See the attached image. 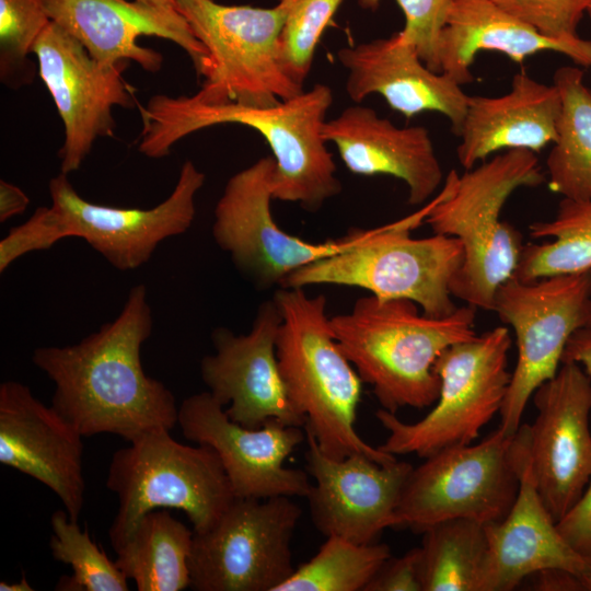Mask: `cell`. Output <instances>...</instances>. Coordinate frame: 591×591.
I'll return each mask as SVG.
<instances>
[{"label":"cell","mask_w":591,"mask_h":591,"mask_svg":"<svg viewBox=\"0 0 591 591\" xmlns=\"http://www.w3.org/2000/svg\"><path fill=\"white\" fill-rule=\"evenodd\" d=\"M301 508L291 497L235 498L208 530L194 532L195 591H276L294 571L291 541Z\"/></svg>","instance_id":"13"},{"label":"cell","mask_w":591,"mask_h":591,"mask_svg":"<svg viewBox=\"0 0 591 591\" xmlns=\"http://www.w3.org/2000/svg\"><path fill=\"white\" fill-rule=\"evenodd\" d=\"M537 415L528 425L529 464L555 522L580 499L591 478V376L571 361L532 395Z\"/></svg>","instance_id":"17"},{"label":"cell","mask_w":591,"mask_h":591,"mask_svg":"<svg viewBox=\"0 0 591 591\" xmlns=\"http://www.w3.org/2000/svg\"><path fill=\"white\" fill-rule=\"evenodd\" d=\"M429 207L380 228L351 230L338 252L293 271L281 287H357L380 299L412 300L429 316L451 314L457 308L451 282L462 266L463 246L448 235L412 236Z\"/></svg>","instance_id":"7"},{"label":"cell","mask_w":591,"mask_h":591,"mask_svg":"<svg viewBox=\"0 0 591 591\" xmlns=\"http://www.w3.org/2000/svg\"><path fill=\"white\" fill-rule=\"evenodd\" d=\"M493 311L517 338L518 361L498 427L511 436L535 390L557 373L570 336L591 326V270L533 281L512 276L496 291Z\"/></svg>","instance_id":"12"},{"label":"cell","mask_w":591,"mask_h":591,"mask_svg":"<svg viewBox=\"0 0 591 591\" xmlns=\"http://www.w3.org/2000/svg\"><path fill=\"white\" fill-rule=\"evenodd\" d=\"M535 590L542 591H581L583 578L561 569L544 570L538 573Z\"/></svg>","instance_id":"40"},{"label":"cell","mask_w":591,"mask_h":591,"mask_svg":"<svg viewBox=\"0 0 591 591\" xmlns=\"http://www.w3.org/2000/svg\"><path fill=\"white\" fill-rule=\"evenodd\" d=\"M587 13H588V15H589V19H590V21H591V4H590V7H589V9H588Z\"/></svg>","instance_id":"45"},{"label":"cell","mask_w":591,"mask_h":591,"mask_svg":"<svg viewBox=\"0 0 591 591\" xmlns=\"http://www.w3.org/2000/svg\"><path fill=\"white\" fill-rule=\"evenodd\" d=\"M50 21L73 36L104 66L135 61L158 72L163 56L138 44L139 36H157L179 46L200 71L207 50L175 7H158L137 0H44Z\"/></svg>","instance_id":"21"},{"label":"cell","mask_w":591,"mask_h":591,"mask_svg":"<svg viewBox=\"0 0 591 591\" xmlns=\"http://www.w3.org/2000/svg\"><path fill=\"white\" fill-rule=\"evenodd\" d=\"M193 536L167 510L150 511L115 551V564L139 591H182L190 584Z\"/></svg>","instance_id":"27"},{"label":"cell","mask_w":591,"mask_h":591,"mask_svg":"<svg viewBox=\"0 0 591 591\" xmlns=\"http://www.w3.org/2000/svg\"><path fill=\"white\" fill-rule=\"evenodd\" d=\"M0 590L1 591H33L34 588L28 583L26 577L23 575L20 581L14 582V583H8L4 581H1Z\"/></svg>","instance_id":"42"},{"label":"cell","mask_w":591,"mask_h":591,"mask_svg":"<svg viewBox=\"0 0 591 591\" xmlns=\"http://www.w3.org/2000/svg\"><path fill=\"white\" fill-rule=\"evenodd\" d=\"M407 299H358L351 310L329 318L333 334L363 383L372 386L382 408H424L437 402L438 357L477 334L475 310L459 306L447 316L425 314Z\"/></svg>","instance_id":"3"},{"label":"cell","mask_w":591,"mask_h":591,"mask_svg":"<svg viewBox=\"0 0 591 591\" xmlns=\"http://www.w3.org/2000/svg\"><path fill=\"white\" fill-rule=\"evenodd\" d=\"M332 103L333 92L322 83L265 107L208 104L193 95L155 94L139 107L142 129L138 151L161 159L177 141L201 129L221 124L250 127L271 150L274 199L298 202L315 211L341 190L335 161L323 138Z\"/></svg>","instance_id":"2"},{"label":"cell","mask_w":591,"mask_h":591,"mask_svg":"<svg viewBox=\"0 0 591 591\" xmlns=\"http://www.w3.org/2000/svg\"><path fill=\"white\" fill-rule=\"evenodd\" d=\"M84 437L18 381L0 384V463L48 487L78 521L85 500Z\"/></svg>","instance_id":"20"},{"label":"cell","mask_w":591,"mask_h":591,"mask_svg":"<svg viewBox=\"0 0 591 591\" xmlns=\"http://www.w3.org/2000/svg\"><path fill=\"white\" fill-rule=\"evenodd\" d=\"M50 23L44 0H0V80L18 90L33 83L38 68L32 48Z\"/></svg>","instance_id":"33"},{"label":"cell","mask_w":591,"mask_h":591,"mask_svg":"<svg viewBox=\"0 0 591 591\" xmlns=\"http://www.w3.org/2000/svg\"><path fill=\"white\" fill-rule=\"evenodd\" d=\"M177 425L184 437L218 454L235 498L306 497L308 474L285 466L305 439L304 427L269 419L258 428L229 418L208 391L186 397L178 406Z\"/></svg>","instance_id":"16"},{"label":"cell","mask_w":591,"mask_h":591,"mask_svg":"<svg viewBox=\"0 0 591 591\" xmlns=\"http://www.w3.org/2000/svg\"><path fill=\"white\" fill-rule=\"evenodd\" d=\"M343 0H278L286 10L280 58L287 74L300 86L308 78L316 47Z\"/></svg>","instance_id":"34"},{"label":"cell","mask_w":591,"mask_h":591,"mask_svg":"<svg viewBox=\"0 0 591 591\" xmlns=\"http://www.w3.org/2000/svg\"><path fill=\"white\" fill-rule=\"evenodd\" d=\"M152 328L147 287L140 283L129 290L115 320L78 344L34 350L33 363L55 386L51 406L84 438L113 433L130 442L177 425L173 393L141 363V346Z\"/></svg>","instance_id":"1"},{"label":"cell","mask_w":591,"mask_h":591,"mask_svg":"<svg viewBox=\"0 0 591 591\" xmlns=\"http://www.w3.org/2000/svg\"><path fill=\"white\" fill-rule=\"evenodd\" d=\"M205 178L187 160L170 196L150 209H140L90 202L60 172L48 183L51 205L38 207L0 241V273L20 257L48 250L65 237L84 240L118 270L137 269L162 241L190 228L196 213L195 196Z\"/></svg>","instance_id":"6"},{"label":"cell","mask_w":591,"mask_h":591,"mask_svg":"<svg viewBox=\"0 0 591 591\" xmlns=\"http://www.w3.org/2000/svg\"><path fill=\"white\" fill-rule=\"evenodd\" d=\"M207 56L198 72L204 81L193 96L208 104L271 106L303 91L285 71L280 34L286 10L227 5L215 0H177Z\"/></svg>","instance_id":"9"},{"label":"cell","mask_w":591,"mask_h":591,"mask_svg":"<svg viewBox=\"0 0 591 591\" xmlns=\"http://www.w3.org/2000/svg\"><path fill=\"white\" fill-rule=\"evenodd\" d=\"M273 300L281 314L276 340L279 370L321 451L335 460L359 453L379 464L395 462V455L370 445L356 430L363 381L333 334L325 297L279 287Z\"/></svg>","instance_id":"5"},{"label":"cell","mask_w":591,"mask_h":591,"mask_svg":"<svg viewBox=\"0 0 591 591\" xmlns=\"http://www.w3.org/2000/svg\"><path fill=\"white\" fill-rule=\"evenodd\" d=\"M510 348L505 326L448 347L434 363L440 378L437 404L424 418L408 424L395 413L376 410V419L389 432L380 450L426 459L447 448L471 444L500 413L511 380Z\"/></svg>","instance_id":"11"},{"label":"cell","mask_w":591,"mask_h":591,"mask_svg":"<svg viewBox=\"0 0 591 591\" xmlns=\"http://www.w3.org/2000/svg\"><path fill=\"white\" fill-rule=\"evenodd\" d=\"M323 138L336 147L351 173L389 175L403 181L410 205L427 201L443 179L428 129L424 126L398 127L371 107H346L325 121Z\"/></svg>","instance_id":"24"},{"label":"cell","mask_w":591,"mask_h":591,"mask_svg":"<svg viewBox=\"0 0 591 591\" xmlns=\"http://www.w3.org/2000/svg\"><path fill=\"white\" fill-rule=\"evenodd\" d=\"M53 557L71 566L72 575L62 576L58 591H128V579L66 510H56L50 518Z\"/></svg>","instance_id":"32"},{"label":"cell","mask_w":591,"mask_h":591,"mask_svg":"<svg viewBox=\"0 0 591 591\" xmlns=\"http://www.w3.org/2000/svg\"><path fill=\"white\" fill-rule=\"evenodd\" d=\"M304 431L306 470L315 480L305 498L316 530L326 537L369 544L385 529L399 528L396 510L413 465L397 460L379 464L359 453L335 460Z\"/></svg>","instance_id":"19"},{"label":"cell","mask_w":591,"mask_h":591,"mask_svg":"<svg viewBox=\"0 0 591 591\" xmlns=\"http://www.w3.org/2000/svg\"><path fill=\"white\" fill-rule=\"evenodd\" d=\"M561 99L555 84L525 71L515 73L511 90L500 96H470L456 155L470 170L500 151L540 152L557 137Z\"/></svg>","instance_id":"25"},{"label":"cell","mask_w":591,"mask_h":591,"mask_svg":"<svg viewBox=\"0 0 591 591\" xmlns=\"http://www.w3.org/2000/svg\"><path fill=\"white\" fill-rule=\"evenodd\" d=\"M484 50L501 53L520 65L537 53L554 51L576 66L591 67L589 39L544 36L493 0H452L437 45L441 72L460 85L473 82L471 67Z\"/></svg>","instance_id":"26"},{"label":"cell","mask_w":591,"mask_h":591,"mask_svg":"<svg viewBox=\"0 0 591 591\" xmlns=\"http://www.w3.org/2000/svg\"><path fill=\"white\" fill-rule=\"evenodd\" d=\"M30 204L27 195L16 185L0 181V222L24 212Z\"/></svg>","instance_id":"41"},{"label":"cell","mask_w":591,"mask_h":591,"mask_svg":"<svg viewBox=\"0 0 591 591\" xmlns=\"http://www.w3.org/2000/svg\"><path fill=\"white\" fill-rule=\"evenodd\" d=\"M274 170L271 155L233 174L213 211L217 245L259 289L281 287L293 271L344 246V237L315 243L279 228L270 207Z\"/></svg>","instance_id":"14"},{"label":"cell","mask_w":591,"mask_h":591,"mask_svg":"<svg viewBox=\"0 0 591 591\" xmlns=\"http://www.w3.org/2000/svg\"><path fill=\"white\" fill-rule=\"evenodd\" d=\"M532 239L553 237L522 248L513 274L520 280L591 270V200L563 198L553 219L530 224Z\"/></svg>","instance_id":"29"},{"label":"cell","mask_w":591,"mask_h":591,"mask_svg":"<svg viewBox=\"0 0 591 591\" xmlns=\"http://www.w3.org/2000/svg\"><path fill=\"white\" fill-rule=\"evenodd\" d=\"M485 531L487 553L478 591H510L528 576L551 569L582 578L591 575V558L565 541L540 497L529 464V438L515 501L501 521L485 525Z\"/></svg>","instance_id":"23"},{"label":"cell","mask_w":591,"mask_h":591,"mask_svg":"<svg viewBox=\"0 0 591 591\" xmlns=\"http://www.w3.org/2000/svg\"><path fill=\"white\" fill-rule=\"evenodd\" d=\"M546 182L535 152L502 151L463 175L451 170L430 200L425 221L436 234L456 237L464 252L451 282L453 297L467 305L494 310L498 288L513 276L524 246L522 234L500 219L513 192Z\"/></svg>","instance_id":"4"},{"label":"cell","mask_w":591,"mask_h":591,"mask_svg":"<svg viewBox=\"0 0 591 591\" xmlns=\"http://www.w3.org/2000/svg\"><path fill=\"white\" fill-rule=\"evenodd\" d=\"M556 525L577 553L591 558V478L580 499Z\"/></svg>","instance_id":"38"},{"label":"cell","mask_w":591,"mask_h":591,"mask_svg":"<svg viewBox=\"0 0 591 591\" xmlns=\"http://www.w3.org/2000/svg\"><path fill=\"white\" fill-rule=\"evenodd\" d=\"M364 591H422L419 579V547L386 559Z\"/></svg>","instance_id":"37"},{"label":"cell","mask_w":591,"mask_h":591,"mask_svg":"<svg viewBox=\"0 0 591 591\" xmlns=\"http://www.w3.org/2000/svg\"><path fill=\"white\" fill-rule=\"evenodd\" d=\"M337 58L347 70L346 93L354 102L379 94L406 118L440 113L459 135L470 96L451 77L428 68L401 32L343 47Z\"/></svg>","instance_id":"22"},{"label":"cell","mask_w":591,"mask_h":591,"mask_svg":"<svg viewBox=\"0 0 591 591\" xmlns=\"http://www.w3.org/2000/svg\"><path fill=\"white\" fill-rule=\"evenodd\" d=\"M391 549L383 543L357 544L328 536L318 552L276 591H364Z\"/></svg>","instance_id":"31"},{"label":"cell","mask_w":591,"mask_h":591,"mask_svg":"<svg viewBox=\"0 0 591 591\" xmlns=\"http://www.w3.org/2000/svg\"><path fill=\"white\" fill-rule=\"evenodd\" d=\"M170 432H146L111 459L105 484L118 499L108 529L114 551L150 511L182 510L199 533L210 529L235 499L216 451L179 443Z\"/></svg>","instance_id":"8"},{"label":"cell","mask_w":591,"mask_h":591,"mask_svg":"<svg viewBox=\"0 0 591 591\" xmlns=\"http://www.w3.org/2000/svg\"><path fill=\"white\" fill-rule=\"evenodd\" d=\"M583 589L591 591V575L583 578Z\"/></svg>","instance_id":"44"},{"label":"cell","mask_w":591,"mask_h":591,"mask_svg":"<svg viewBox=\"0 0 591 591\" xmlns=\"http://www.w3.org/2000/svg\"><path fill=\"white\" fill-rule=\"evenodd\" d=\"M281 314L275 301L263 302L251 331L236 335L227 327L211 333L215 354L200 362L208 392L234 422L258 428L269 419L304 427L306 418L293 406L281 376L276 340Z\"/></svg>","instance_id":"18"},{"label":"cell","mask_w":591,"mask_h":591,"mask_svg":"<svg viewBox=\"0 0 591 591\" xmlns=\"http://www.w3.org/2000/svg\"><path fill=\"white\" fill-rule=\"evenodd\" d=\"M147 4L158 7H175L177 0H137Z\"/></svg>","instance_id":"43"},{"label":"cell","mask_w":591,"mask_h":591,"mask_svg":"<svg viewBox=\"0 0 591 591\" xmlns=\"http://www.w3.org/2000/svg\"><path fill=\"white\" fill-rule=\"evenodd\" d=\"M419 547L422 591H478L487 553L485 525L451 519L425 530Z\"/></svg>","instance_id":"30"},{"label":"cell","mask_w":591,"mask_h":591,"mask_svg":"<svg viewBox=\"0 0 591 591\" xmlns=\"http://www.w3.org/2000/svg\"><path fill=\"white\" fill-rule=\"evenodd\" d=\"M38 76L50 93L63 124L59 150L60 172L78 171L96 139L114 135L113 108H131L134 93L123 72L130 61L104 66L55 22L46 26L33 45Z\"/></svg>","instance_id":"15"},{"label":"cell","mask_w":591,"mask_h":591,"mask_svg":"<svg viewBox=\"0 0 591 591\" xmlns=\"http://www.w3.org/2000/svg\"><path fill=\"white\" fill-rule=\"evenodd\" d=\"M528 449V427L514 434L499 428L477 444L443 449L413 467L396 514L399 528L422 533L451 519L484 525L501 521L512 508Z\"/></svg>","instance_id":"10"},{"label":"cell","mask_w":591,"mask_h":591,"mask_svg":"<svg viewBox=\"0 0 591 591\" xmlns=\"http://www.w3.org/2000/svg\"><path fill=\"white\" fill-rule=\"evenodd\" d=\"M553 83L561 111L546 159V182L563 198L591 200V88L584 84L579 66L559 67Z\"/></svg>","instance_id":"28"},{"label":"cell","mask_w":591,"mask_h":591,"mask_svg":"<svg viewBox=\"0 0 591 591\" xmlns=\"http://www.w3.org/2000/svg\"><path fill=\"white\" fill-rule=\"evenodd\" d=\"M508 13L555 39L579 37L578 25L591 0H493Z\"/></svg>","instance_id":"36"},{"label":"cell","mask_w":591,"mask_h":591,"mask_svg":"<svg viewBox=\"0 0 591 591\" xmlns=\"http://www.w3.org/2000/svg\"><path fill=\"white\" fill-rule=\"evenodd\" d=\"M571 361L583 367L591 376V326L576 331L568 339L561 362Z\"/></svg>","instance_id":"39"},{"label":"cell","mask_w":591,"mask_h":591,"mask_svg":"<svg viewBox=\"0 0 591 591\" xmlns=\"http://www.w3.org/2000/svg\"><path fill=\"white\" fill-rule=\"evenodd\" d=\"M381 0H358L363 9L375 10ZM405 18L401 34L416 47L428 68L441 72L437 45L452 0H396Z\"/></svg>","instance_id":"35"}]
</instances>
